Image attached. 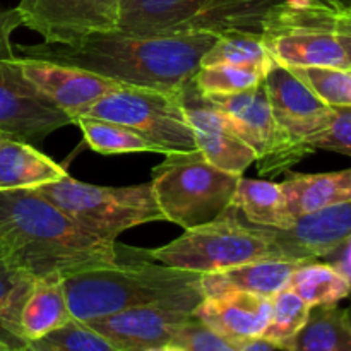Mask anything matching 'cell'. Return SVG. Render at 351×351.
<instances>
[{
    "mask_svg": "<svg viewBox=\"0 0 351 351\" xmlns=\"http://www.w3.org/2000/svg\"><path fill=\"white\" fill-rule=\"evenodd\" d=\"M117 266L96 267L64 278L72 319L81 322L146 305H173L194 311L204 298L201 274L149 261L144 250Z\"/></svg>",
    "mask_w": 351,
    "mask_h": 351,
    "instance_id": "cell-3",
    "label": "cell"
},
{
    "mask_svg": "<svg viewBox=\"0 0 351 351\" xmlns=\"http://www.w3.org/2000/svg\"><path fill=\"white\" fill-rule=\"evenodd\" d=\"M264 75L266 74L256 69L216 64L199 67L192 81L204 96L237 95L259 86L264 81Z\"/></svg>",
    "mask_w": 351,
    "mask_h": 351,
    "instance_id": "cell-31",
    "label": "cell"
},
{
    "mask_svg": "<svg viewBox=\"0 0 351 351\" xmlns=\"http://www.w3.org/2000/svg\"><path fill=\"white\" fill-rule=\"evenodd\" d=\"M0 351H14V350H10L9 346L3 345V343H0Z\"/></svg>",
    "mask_w": 351,
    "mask_h": 351,
    "instance_id": "cell-39",
    "label": "cell"
},
{
    "mask_svg": "<svg viewBox=\"0 0 351 351\" xmlns=\"http://www.w3.org/2000/svg\"><path fill=\"white\" fill-rule=\"evenodd\" d=\"M261 38L281 65H328L351 71V10L328 7H274Z\"/></svg>",
    "mask_w": 351,
    "mask_h": 351,
    "instance_id": "cell-5",
    "label": "cell"
},
{
    "mask_svg": "<svg viewBox=\"0 0 351 351\" xmlns=\"http://www.w3.org/2000/svg\"><path fill=\"white\" fill-rule=\"evenodd\" d=\"M328 264L335 271H338L341 276L351 281V240L343 242L338 249L329 254Z\"/></svg>",
    "mask_w": 351,
    "mask_h": 351,
    "instance_id": "cell-35",
    "label": "cell"
},
{
    "mask_svg": "<svg viewBox=\"0 0 351 351\" xmlns=\"http://www.w3.org/2000/svg\"><path fill=\"white\" fill-rule=\"evenodd\" d=\"M31 191L60 208L82 228L112 242H117L120 233L134 226L165 221L151 184L101 187L67 175Z\"/></svg>",
    "mask_w": 351,
    "mask_h": 351,
    "instance_id": "cell-7",
    "label": "cell"
},
{
    "mask_svg": "<svg viewBox=\"0 0 351 351\" xmlns=\"http://www.w3.org/2000/svg\"><path fill=\"white\" fill-rule=\"evenodd\" d=\"M328 106H351V71L328 65H285Z\"/></svg>",
    "mask_w": 351,
    "mask_h": 351,
    "instance_id": "cell-29",
    "label": "cell"
},
{
    "mask_svg": "<svg viewBox=\"0 0 351 351\" xmlns=\"http://www.w3.org/2000/svg\"><path fill=\"white\" fill-rule=\"evenodd\" d=\"M290 218L319 211L336 202L351 201V171L331 173H290L280 184Z\"/></svg>",
    "mask_w": 351,
    "mask_h": 351,
    "instance_id": "cell-20",
    "label": "cell"
},
{
    "mask_svg": "<svg viewBox=\"0 0 351 351\" xmlns=\"http://www.w3.org/2000/svg\"><path fill=\"white\" fill-rule=\"evenodd\" d=\"M151 175V189L165 221L184 230L213 221L226 211L240 178L213 167L197 149L167 154Z\"/></svg>",
    "mask_w": 351,
    "mask_h": 351,
    "instance_id": "cell-6",
    "label": "cell"
},
{
    "mask_svg": "<svg viewBox=\"0 0 351 351\" xmlns=\"http://www.w3.org/2000/svg\"><path fill=\"white\" fill-rule=\"evenodd\" d=\"M144 256L163 266L199 274L252 261L281 259L273 228L242 219L233 204L213 221L185 230L173 242L144 250Z\"/></svg>",
    "mask_w": 351,
    "mask_h": 351,
    "instance_id": "cell-4",
    "label": "cell"
},
{
    "mask_svg": "<svg viewBox=\"0 0 351 351\" xmlns=\"http://www.w3.org/2000/svg\"><path fill=\"white\" fill-rule=\"evenodd\" d=\"M119 5L120 31L175 34L209 31L218 0H120Z\"/></svg>",
    "mask_w": 351,
    "mask_h": 351,
    "instance_id": "cell-15",
    "label": "cell"
},
{
    "mask_svg": "<svg viewBox=\"0 0 351 351\" xmlns=\"http://www.w3.org/2000/svg\"><path fill=\"white\" fill-rule=\"evenodd\" d=\"M17 65L26 81L67 115L125 86L84 69L41 58L17 57Z\"/></svg>",
    "mask_w": 351,
    "mask_h": 351,
    "instance_id": "cell-14",
    "label": "cell"
},
{
    "mask_svg": "<svg viewBox=\"0 0 351 351\" xmlns=\"http://www.w3.org/2000/svg\"><path fill=\"white\" fill-rule=\"evenodd\" d=\"M263 82L280 134V144L271 156L257 161V168L261 175L274 177L307 156L305 139L328 123L335 106L322 103L278 62H273Z\"/></svg>",
    "mask_w": 351,
    "mask_h": 351,
    "instance_id": "cell-10",
    "label": "cell"
},
{
    "mask_svg": "<svg viewBox=\"0 0 351 351\" xmlns=\"http://www.w3.org/2000/svg\"><path fill=\"white\" fill-rule=\"evenodd\" d=\"M285 351H351L350 312L338 305L311 307L304 328Z\"/></svg>",
    "mask_w": 351,
    "mask_h": 351,
    "instance_id": "cell-23",
    "label": "cell"
},
{
    "mask_svg": "<svg viewBox=\"0 0 351 351\" xmlns=\"http://www.w3.org/2000/svg\"><path fill=\"white\" fill-rule=\"evenodd\" d=\"M218 34L209 31L175 34H134L113 29L71 45L16 47L17 57L71 65L134 88L175 95L201 67V58Z\"/></svg>",
    "mask_w": 351,
    "mask_h": 351,
    "instance_id": "cell-1",
    "label": "cell"
},
{
    "mask_svg": "<svg viewBox=\"0 0 351 351\" xmlns=\"http://www.w3.org/2000/svg\"><path fill=\"white\" fill-rule=\"evenodd\" d=\"M0 250H2V245H0Z\"/></svg>",
    "mask_w": 351,
    "mask_h": 351,
    "instance_id": "cell-41",
    "label": "cell"
},
{
    "mask_svg": "<svg viewBox=\"0 0 351 351\" xmlns=\"http://www.w3.org/2000/svg\"><path fill=\"white\" fill-rule=\"evenodd\" d=\"M21 26L36 31L45 43L71 45L95 33L119 29L117 0H19Z\"/></svg>",
    "mask_w": 351,
    "mask_h": 351,
    "instance_id": "cell-11",
    "label": "cell"
},
{
    "mask_svg": "<svg viewBox=\"0 0 351 351\" xmlns=\"http://www.w3.org/2000/svg\"><path fill=\"white\" fill-rule=\"evenodd\" d=\"M273 58L267 53L259 33L249 31H228L218 34L213 47L201 58V67L204 65H235L249 67L266 74L273 65Z\"/></svg>",
    "mask_w": 351,
    "mask_h": 351,
    "instance_id": "cell-26",
    "label": "cell"
},
{
    "mask_svg": "<svg viewBox=\"0 0 351 351\" xmlns=\"http://www.w3.org/2000/svg\"><path fill=\"white\" fill-rule=\"evenodd\" d=\"M192 315L194 311L173 305H146L93 319L86 324L112 339L123 351H143L173 343L177 332Z\"/></svg>",
    "mask_w": 351,
    "mask_h": 351,
    "instance_id": "cell-13",
    "label": "cell"
},
{
    "mask_svg": "<svg viewBox=\"0 0 351 351\" xmlns=\"http://www.w3.org/2000/svg\"><path fill=\"white\" fill-rule=\"evenodd\" d=\"M240 351H285V350L280 348L278 345H274V343L266 341V339L263 338H257V339H250V341L243 343Z\"/></svg>",
    "mask_w": 351,
    "mask_h": 351,
    "instance_id": "cell-36",
    "label": "cell"
},
{
    "mask_svg": "<svg viewBox=\"0 0 351 351\" xmlns=\"http://www.w3.org/2000/svg\"><path fill=\"white\" fill-rule=\"evenodd\" d=\"M19 26L16 7L0 9V136L40 146L50 134L72 122L21 72L12 47V33Z\"/></svg>",
    "mask_w": 351,
    "mask_h": 351,
    "instance_id": "cell-9",
    "label": "cell"
},
{
    "mask_svg": "<svg viewBox=\"0 0 351 351\" xmlns=\"http://www.w3.org/2000/svg\"><path fill=\"white\" fill-rule=\"evenodd\" d=\"M271 300H273V312H271L269 324L261 338L285 348L304 328L311 307L290 288L274 293Z\"/></svg>",
    "mask_w": 351,
    "mask_h": 351,
    "instance_id": "cell-30",
    "label": "cell"
},
{
    "mask_svg": "<svg viewBox=\"0 0 351 351\" xmlns=\"http://www.w3.org/2000/svg\"><path fill=\"white\" fill-rule=\"evenodd\" d=\"M23 351H26V348H24V350H23Z\"/></svg>",
    "mask_w": 351,
    "mask_h": 351,
    "instance_id": "cell-42",
    "label": "cell"
},
{
    "mask_svg": "<svg viewBox=\"0 0 351 351\" xmlns=\"http://www.w3.org/2000/svg\"><path fill=\"white\" fill-rule=\"evenodd\" d=\"M206 98L228 115L240 139L245 141L256 151V161L271 156L278 149L280 134L264 82L237 95H215Z\"/></svg>",
    "mask_w": 351,
    "mask_h": 351,
    "instance_id": "cell-17",
    "label": "cell"
},
{
    "mask_svg": "<svg viewBox=\"0 0 351 351\" xmlns=\"http://www.w3.org/2000/svg\"><path fill=\"white\" fill-rule=\"evenodd\" d=\"M308 154L314 151H335V153L351 154V106H335L328 123L307 137L304 143Z\"/></svg>",
    "mask_w": 351,
    "mask_h": 351,
    "instance_id": "cell-33",
    "label": "cell"
},
{
    "mask_svg": "<svg viewBox=\"0 0 351 351\" xmlns=\"http://www.w3.org/2000/svg\"><path fill=\"white\" fill-rule=\"evenodd\" d=\"M351 281L332 269L328 263H304L293 271L288 288L308 307L338 305L350 295Z\"/></svg>",
    "mask_w": 351,
    "mask_h": 351,
    "instance_id": "cell-25",
    "label": "cell"
},
{
    "mask_svg": "<svg viewBox=\"0 0 351 351\" xmlns=\"http://www.w3.org/2000/svg\"><path fill=\"white\" fill-rule=\"evenodd\" d=\"M72 123L81 129L89 149L105 156L125 153H158L149 141L125 125L88 117H74Z\"/></svg>",
    "mask_w": 351,
    "mask_h": 351,
    "instance_id": "cell-27",
    "label": "cell"
},
{
    "mask_svg": "<svg viewBox=\"0 0 351 351\" xmlns=\"http://www.w3.org/2000/svg\"><path fill=\"white\" fill-rule=\"evenodd\" d=\"M143 351H185L180 345L177 343H165V345H158V346H151V348H146Z\"/></svg>",
    "mask_w": 351,
    "mask_h": 351,
    "instance_id": "cell-37",
    "label": "cell"
},
{
    "mask_svg": "<svg viewBox=\"0 0 351 351\" xmlns=\"http://www.w3.org/2000/svg\"><path fill=\"white\" fill-rule=\"evenodd\" d=\"M55 351H123L112 339L103 336L86 322L71 319L65 326L38 339Z\"/></svg>",
    "mask_w": 351,
    "mask_h": 351,
    "instance_id": "cell-32",
    "label": "cell"
},
{
    "mask_svg": "<svg viewBox=\"0 0 351 351\" xmlns=\"http://www.w3.org/2000/svg\"><path fill=\"white\" fill-rule=\"evenodd\" d=\"M271 312V297L245 291L204 297L194 308V315L202 324L240 345L263 336Z\"/></svg>",
    "mask_w": 351,
    "mask_h": 351,
    "instance_id": "cell-16",
    "label": "cell"
},
{
    "mask_svg": "<svg viewBox=\"0 0 351 351\" xmlns=\"http://www.w3.org/2000/svg\"><path fill=\"white\" fill-rule=\"evenodd\" d=\"M0 245L34 278H64L122 263L120 245L82 228L31 189L0 191Z\"/></svg>",
    "mask_w": 351,
    "mask_h": 351,
    "instance_id": "cell-2",
    "label": "cell"
},
{
    "mask_svg": "<svg viewBox=\"0 0 351 351\" xmlns=\"http://www.w3.org/2000/svg\"><path fill=\"white\" fill-rule=\"evenodd\" d=\"M195 147L206 161L218 170L242 177L243 171L257 160V154L245 141L228 132L194 130Z\"/></svg>",
    "mask_w": 351,
    "mask_h": 351,
    "instance_id": "cell-28",
    "label": "cell"
},
{
    "mask_svg": "<svg viewBox=\"0 0 351 351\" xmlns=\"http://www.w3.org/2000/svg\"><path fill=\"white\" fill-rule=\"evenodd\" d=\"M117 2H120V0H117Z\"/></svg>",
    "mask_w": 351,
    "mask_h": 351,
    "instance_id": "cell-43",
    "label": "cell"
},
{
    "mask_svg": "<svg viewBox=\"0 0 351 351\" xmlns=\"http://www.w3.org/2000/svg\"><path fill=\"white\" fill-rule=\"evenodd\" d=\"M26 351H55V350L48 348V346L43 345L41 341H29L26 346Z\"/></svg>",
    "mask_w": 351,
    "mask_h": 351,
    "instance_id": "cell-38",
    "label": "cell"
},
{
    "mask_svg": "<svg viewBox=\"0 0 351 351\" xmlns=\"http://www.w3.org/2000/svg\"><path fill=\"white\" fill-rule=\"evenodd\" d=\"M67 175L64 167L33 144L17 139L0 141V191L36 189Z\"/></svg>",
    "mask_w": 351,
    "mask_h": 351,
    "instance_id": "cell-19",
    "label": "cell"
},
{
    "mask_svg": "<svg viewBox=\"0 0 351 351\" xmlns=\"http://www.w3.org/2000/svg\"><path fill=\"white\" fill-rule=\"evenodd\" d=\"M36 278L10 263L0 250V343L14 351L27 346L21 328V315Z\"/></svg>",
    "mask_w": 351,
    "mask_h": 351,
    "instance_id": "cell-22",
    "label": "cell"
},
{
    "mask_svg": "<svg viewBox=\"0 0 351 351\" xmlns=\"http://www.w3.org/2000/svg\"><path fill=\"white\" fill-rule=\"evenodd\" d=\"M72 319L65 297L64 276L48 274L38 278L24 304L21 328L26 341H38Z\"/></svg>",
    "mask_w": 351,
    "mask_h": 351,
    "instance_id": "cell-21",
    "label": "cell"
},
{
    "mask_svg": "<svg viewBox=\"0 0 351 351\" xmlns=\"http://www.w3.org/2000/svg\"><path fill=\"white\" fill-rule=\"evenodd\" d=\"M173 343L180 345L185 351H240L242 348L240 343L232 341L202 324L195 315L182 326Z\"/></svg>",
    "mask_w": 351,
    "mask_h": 351,
    "instance_id": "cell-34",
    "label": "cell"
},
{
    "mask_svg": "<svg viewBox=\"0 0 351 351\" xmlns=\"http://www.w3.org/2000/svg\"><path fill=\"white\" fill-rule=\"evenodd\" d=\"M2 139H7V137H3V136H0V141H2Z\"/></svg>",
    "mask_w": 351,
    "mask_h": 351,
    "instance_id": "cell-40",
    "label": "cell"
},
{
    "mask_svg": "<svg viewBox=\"0 0 351 351\" xmlns=\"http://www.w3.org/2000/svg\"><path fill=\"white\" fill-rule=\"evenodd\" d=\"M281 259L312 263L328 257L351 237V201L336 202L291 219L285 228H273Z\"/></svg>",
    "mask_w": 351,
    "mask_h": 351,
    "instance_id": "cell-12",
    "label": "cell"
},
{
    "mask_svg": "<svg viewBox=\"0 0 351 351\" xmlns=\"http://www.w3.org/2000/svg\"><path fill=\"white\" fill-rule=\"evenodd\" d=\"M300 264L304 263L287 259H261L215 273H206L201 274V291L204 297H218L232 291L273 297L278 291L288 288L291 274Z\"/></svg>",
    "mask_w": 351,
    "mask_h": 351,
    "instance_id": "cell-18",
    "label": "cell"
},
{
    "mask_svg": "<svg viewBox=\"0 0 351 351\" xmlns=\"http://www.w3.org/2000/svg\"><path fill=\"white\" fill-rule=\"evenodd\" d=\"M232 204L252 225L285 228L291 223L283 191L274 182L240 177Z\"/></svg>",
    "mask_w": 351,
    "mask_h": 351,
    "instance_id": "cell-24",
    "label": "cell"
},
{
    "mask_svg": "<svg viewBox=\"0 0 351 351\" xmlns=\"http://www.w3.org/2000/svg\"><path fill=\"white\" fill-rule=\"evenodd\" d=\"M88 117L125 125L149 141L158 153L195 151L194 130L189 125L177 95L149 88L123 86L91 105L69 113V119Z\"/></svg>",
    "mask_w": 351,
    "mask_h": 351,
    "instance_id": "cell-8",
    "label": "cell"
}]
</instances>
